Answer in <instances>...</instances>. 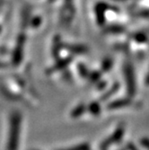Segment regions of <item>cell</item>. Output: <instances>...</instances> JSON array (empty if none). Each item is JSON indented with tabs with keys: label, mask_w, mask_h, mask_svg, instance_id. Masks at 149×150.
Instances as JSON below:
<instances>
[{
	"label": "cell",
	"mask_w": 149,
	"mask_h": 150,
	"mask_svg": "<svg viewBox=\"0 0 149 150\" xmlns=\"http://www.w3.org/2000/svg\"><path fill=\"white\" fill-rule=\"evenodd\" d=\"M21 128V115L18 112H13L11 116L8 138V150H17L19 135Z\"/></svg>",
	"instance_id": "6da1fadb"
},
{
	"label": "cell",
	"mask_w": 149,
	"mask_h": 150,
	"mask_svg": "<svg viewBox=\"0 0 149 150\" xmlns=\"http://www.w3.org/2000/svg\"><path fill=\"white\" fill-rule=\"evenodd\" d=\"M89 146L87 144H82L76 146H73V147H69V148H66V149H62V150H88Z\"/></svg>",
	"instance_id": "7a4b0ae2"
}]
</instances>
